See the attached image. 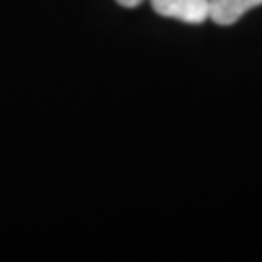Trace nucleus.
I'll list each match as a JSON object with an SVG mask.
<instances>
[{
  "instance_id": "nucleus-1",
  "label": "nucleus",
  "mask_w": 262,
  "mask_h": 262,
  "mask_svg": "<svg viewBox=\"0 0 262 262\" xmlns=\"http://www.w3.org/2000/svg\"><path fill=\"white\" fill-rule=\"evenodd\" d=\"M150 4L159 15L186 24H203L209 19V0H150Z\"/></svg>"
},
{
  "instance_id": "nucleus-2",
  "label": "nucleus",
  "mask_w": 262,
  "mask_h": 262,
  "mask_svg": "<svg viewBox=\"0 0 262 262\" xmlns=\"http://www.w3.org/2000/svg\"><path fill=\"white\" fill-rule=\"evenodd\" d=\"M262 0H209V19L220 26H232Z\"/></svg>"
},
{
  "instance_id": "nucleus-3",
  "label": "nucleus",
  "mask_w": 262,
  "mask_h": 262,
  "mask_svg": "<svg viewBox=\"0 0 262 262\" xmlns=\"http://www.w3.org/2000/svg\"><path fill=\"white\" fill-rule=\"evenodd\" d=\"M116 2L119 5H123V7H126V9H133V7H138L143 0H116Z\"/></svg>"
}]
</instances>
